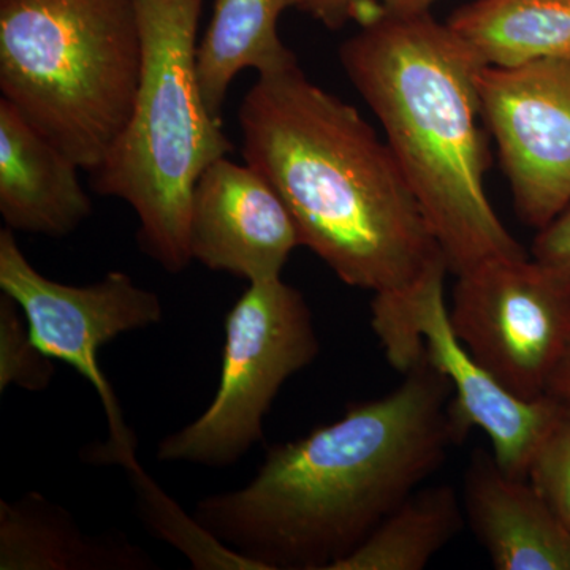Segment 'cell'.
Wrapping results in <instances>:
<instances>
[{"label": "cell", "mask_w": 570, "mask_h": 570, "mask_svg": "<svg viewBox=\"0 0 570 570\" xmlns=\"http://www.w3.org/2000/svg\"><path fill=\"white\" fill-rule=\"evenodd\" d=\"M154 568L129 540L85 534L43 494L0 502V570H134Z\"/></svg>", "instance_id": "5bb4252c"}, {"label": "cell", "mask_w": 570, "mask_h": 570, "mask_svg": "<svg viewBox=\"0 0 570 570\" xmlns=\"http://www.w3.org/2000/svg\"><path fill=\"white\" fill-rule=\"evenodd\" d=\"M238 119L245 163L283 197L302 246L373 292L377 336L400 335L420 285L448 261L387 141L298 59L258 73Z\"/></svg>", "instance_id": "6da1fadb"}, {"label": "cell", "mask_w": 570, "mask_h": 570, "mask_svg": "<svg viewBox=\"0 0 570 570\" xmlns=\"http://www.w3.org/2000/svg\"><path fill=\"white\" fill-rule=\"evenodd\" d=\"M321 352L313 311L281 277L249 284L225 318L223 370L212 404L157 444L160 463L228 468L264 439L285 382Z\"/></svg>", "instance_id": "8992f818"}, {"label": "cell", "mask_w": 570, "mask_h": 570, "mask_svg": "<svg viewBox=\"0 0 570 570\" xmlns=\"http://www.w3.org/2000/svg\"><path fill=\"white\" fill-rule=\"evenodd\" d=\"M80 165L0 99V214L7 228L62 238L92 214Z\"/></svg>", "instance_id": "7c38bea8"}, {"label": "cell", "mask_w": 570, "mask_h": 570, "mask_svg": "<svg viewBox=\"0 0 570 570\" xmlns=\"http://www.w3.org/2000/svg\"><path fill=\"white\" fill-rule=\"evenodd\" d=\"M464 515L498 570H570V530L528 479L502 471L493 453L472 456Z\"/></svg>", "instance_id": "4fadbf2b"}, {"label": "cell", "mask_w": 570, "mask_h": 570, "mask_svg": "<svg viewBox=\"0 0 570 570\" xmlns=\"http://www.w3.org/2000/svg\"><path fill=\"white\" fill-rule=\"evenodd\" d=\"M448 266L428 276L415 299L414 325L428 360L452 384V412L464 433L478 426L491 441V453L502 471L528 479L532 456L553 425L562 403L546 395L523 400L505 389L460 343L445 303Z\"/></svg>", "instance_id": "8fae6325"}, {"label": "cell", "mask_w": 570, "mask_h": 570, "mask_svg": "<svg viewBox=\"0 0 570 570\" xmlns=\"http://www.w3.org/2000/svg\"><path fill=\"white\" fill-rule=\"evenodd\" d=\"M532 257L570 275V206L553 223L539 230L532 245Z\"/></svg>", "instance_id": "7402d4cb"}, {"label": "cell", "mask_w": 570, "mask_h": 570, "mask_svg": "<svg viewBox=\"0 0 570 570\" xmlns=\"http://www.w3.org/2000/svg\"><path fill=\"white\" fill-rule=\"evenodd\" d=\"M287 9V0H214L197 61L202 94L217 118H223L228 89L243 70L258 75L295 61L277 32Z\"/></svg>", "instance_id": "9a60e30c"}, {"label": "cell", "mask_w": 570, "mask_h": 570, "mask_svg": "<svg viewBox=\"0 0 570 570\" xmlns=\"http://www.w3.org/2000/svg\"><path fill=\"white\" fill-rule=\"evenodd\" d=\"M141 33V75L132 115L92 171L104 197L137 214L138 242L165 272L193 262L190 202L202 174L232 153L223 118L209 111L198 80V22L205 0H134Z\"/></svg>", "instance_id": "277c9868"}, {"label": "cell", "mask_w": 570, "mask_h": 570, "mask_svg": "<svg viewBox=\"0 0 570 570\" xmlns=\"http://www.w3.org/2000/svg\"><path fill=\"white\" fill-rule=\"evenodd\" d=\"M298 228L273 184L253 165L220 157L198 178L190 202L193 261L247 281L281 277Z\"/></svg>", "instance_id": "30bf717a"}, {"label": "cell", "mask_w": 570, "mask_h": 570, "mask_svg": "<svg viewBox=\"0 0 570 570\" xmlns=\"http://www.w3.org/2000/svg\"><path fill=\"white\" fill-rule=\"evenodd\" d=\"M463 502L448 483L422 485L333 570H422L459 534Z\"/></svg>", "instance_id": "e0dca14e"}, {"label": "cell", "mask_w": 570, "mask_h": 570, "mask_svg": "<svg viewBox=\"0 0 570 570\" xmlns=\"http://www.w3.org/2000/svg\"><path fill=\"white\" fill-rule=\"evenodd\" d=\"M55 360L33 343L28 322L10 295H0V392L17 385L28 392L50 387Z\"/></svg>", "instance_id": "d6986e66"}, {"label": "cell", "mask_w": 570, "mask_h": 570, "mask_svg": "<svg viewBox=\"0 0 570 570\" xmlns=\"http://www.w3.org/2000/svg\"><path fill=\"white\" fill-rule=\"evenodd\" d=\"M141 61L134 0H0L2 99L81 170L129 122Z\"/></svg>", "instance_id": "5b68a950"}, {"label": "cell", "mask_w": 570, "mask_h": 570, "mask_svg": "<svg viewBox=\"0 0 570 570\" xmlns=\"http://www.w3.org/2000/svg\"><path fill=\"white\" fill-rule=\"evenodd\" d=\"M528 480L570 530V406L562 404L540 442L528 469Z\"/></svg>", "instance_id": "ffe728a7"}, {"label": "cell", "mask_w": 570, "mask_h": 570, "mask_svg": "<svg viewBox=\"0 0 570 570\" xmlns=\"http://www.w3.org/2000/svg\"><path fill=\"white\" fill-rule=\"evenodd\" d=\"M547 395L553 396L560 403L570 406V343L562 355L560 365L554 370L553 376L550 379Z\"/></svg>", "instance_id": "603a6c76"}, {"label": "cell", "mask_w": 570, "mask_h": 570, "mask_svg": "<svg viewBox=\"0 0 570 570\" xmlns=\"http://www.w3.org/2000/svg\"><path fill=\"white\" fill-rule=\"evenodd\" d=\"M449 317L475 362L539 400L570 343V275L528 254L491 258L456 276Z\"/></svg>", "instance_id": "ba28073f"}, {"label": "cell", "mask_w": 570, "mask_h": 570, "mask_svg": "<svg viewBox=\"0 0 570 570\" xmlns=\"http://www.w3.org/2000/svg\"><path fill=\"white\" fill-rule=\"evenodd\" d=\"M479 99L515 212L542 230L570 206V58L483 67Z\"/></svg>", "instance_id": "9c48e42d"}, {"label": "cell", "mask_w": 570, "mask_h": 570, "mask_svg": "<svg viewBox=\"0 0 570 570\" xmlns=\"http://www.w3.org/2000/svg\"><path fill=\"white\" fill-rule=\"evenodd\" d=\"M0 288L21 307L40 351L73 367L99 395L110 434L89 450V461L122 469L137 463V438L100 367L99 354L124 333L159 325L160 296L122 272L89 285L52 281L28 261L10 228L0 230Z\"/></svg>", "instance_id": "52a82bcc"}, {"label": "cell", "mask_w": 570, "mask_h": 570, "mask_svg": "<svg viewBox=\"0 0 570 570\" xmlns=\"http://www.w3.org/2000/svg\"><path fill=\"white\" fill-rule=\"evenodd\" d=\"M452 396L425 354L393 392L269 449L247 485L194 515L264 570H333L466 439Z\"/></svg>", "instance_id": "7a4b0ae2"}, {"label": "cell", "mask_w": 570, "mask_h": 570, "mask_svg": "<svg viewBox=\"0 0 570 570\" xmlns=\"http://www.w3.org/2000/svg\"><path fill=\"white\" fill-rule=\"evenodd\" d=\"M434 2L436 0H287V7L337 31L348 22L362 24L377 14L425 13Z\"/></svg>", "instance_id": "44dd1931"}, {"label": "cell", "mask_w": 570, "mask_h": 570, "mask_svg": "<svg viewBox=\"0 0 570 570\" xmlns=\"http://www.w3.org/2000/svg\"><path fill=\"white\" fill-rule=\"evenodd\" d=\"M448 26L487 66L570 58V0H474Z\"/></svg>", "instance_id": "2e32d148"}, {"label": "cell", "mask_w": 570, "mask_h": 570, "mask_svg": "<svg viewBox=\"0 0 570 570\" xmlns=\"http://www.w3.org/2000/svg\"><path fill=\"white\" fill-rule=\"evenodd\" d=\"M138 509L149 530L200 570H264L257 562L225 546L197 517L184 512L142 469L140 461L126 469Z\"/></svg>", "instance_id": "ac0fdd59"}, {"label": "cell", "mask_w": 570, "mask_h": 570, "mask_svg": "<svg viewBox=\"0 0 570 570\" xmlns=\"http://www.w3.org/2000/svg\"><path fill=\"white\" fill-rule=\"evenodd\" d=\"M358 26L341 45V63L384 127L449 272L527 255L485 190L490 154L478 119L487 63L431 11L377 14Z\"/></svg>", "instance_id": "3957f363"}]
</instances>
